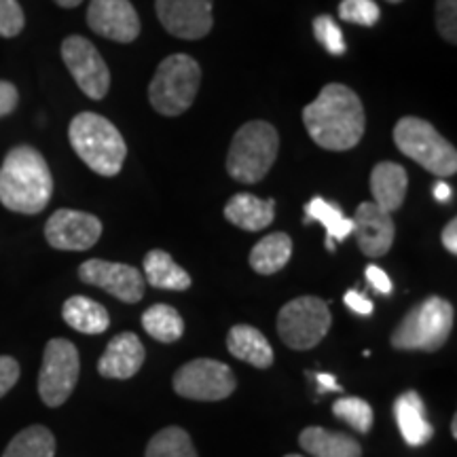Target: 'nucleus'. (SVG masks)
<instances>
[{
	"label": "nucleus",
	"mask_w": 457,
	"mask_h": 457,
	"mask_svg": "<svg viewBox=\"0 0 457 457\" xmlns=\"http://www.w3.org/2000/svg\"><path fill=\"white\" fill-rule=\"evenodd\" d=\"M214 0H157L155 9L162 26L174 37L197 41L212 30Z\"/></svg>",
	"instance_id": "obj_13"
},
{
	"label": "nucleus",
	"mask_w": 457,
	"mask_h": 457,
	"mask_svg": "<svg viewBox=\"0 0 457 457\" xmlns=\"http://www.w3.org/2000/svg\"><path fill=\"white\" fill-rule=\"evenodd\" d=\"M409 187V176L403 165L392 162L377 163L370 171V193H373L375 205L387 214L396 212L404 202Z\"/></svg>",
	"instance_id": "obj_18"
},
{
	"label": "nucleus",
	"mask_w": 457,
	"mask_h": 457,
	"mask_svg": "<svg viewBox=\"0 0 457 457\" xmlns=\"http://www.w3.org/2000/svg\"><path fill=\"white\" fill-rule=\"evenodd\" d=\"M79 278L85 284L106 290L123 303H138L145 296V278L131 265L91 259L79 267Z\"/></svg>",
	"instance_id": "obj_12"
},
{
	"label": "nucleus",
	"mask_w": 457,
	"mask_h": 457,
	"mask_svg": "<svg viewBox=\"0 0 457 457\" xmlns=\"http://www.w3.org/2000/svg\"><path fill=\"white\" fill-rule=\"evenodd\" d=\"M293 256V239L286 233H271L262 237L250 253V267L261 276H273L284 270Z\"/></svg>",
	"instance_id": "obj_24"
},
{
	"label": "nucleus",
	"mask_w": 457,
	"mask_h": 457,
	"mask_svg": "<svg viewBox=\"0 0 457 457\" xmlns=\"http://www.w3.org/2000/svg\"><path fill=\"white\" fill-rule=\"evenodd\" d=\"M145 457H197V451L182 428L170 426L151 438Z\"/></svg>",
	"instance_id": "obj_29"
},
{
	"label": "nucleus",
	"mask_w": 457,
	"mask_h": 457,
	"mask_svg": "<svg viewBox=\"0 0 457 457\" xmlns=\"http://www.w3.org/2000/svg\"><path fill=\"white\" fill-rule=\"evenodd\" d=\"M20 379V362L11 356H0V398Z\"/></svg>",
	"instance_id": "obj_35"
},
{
	"label": "nucleus",
	"mask_w": 457,
	"mask_h": 457,
	"mask_svg": "<svg viewBox=\"0 0 457 457\" xmlns=\"http://www.w3.org/2000/svg\"><path fill=\"white\" fill-rule=\"evenodd\" d=\"M87 24L114 43H131L140 34V17L129 0H91Z\"/></svg>",
	"instance_id": "obj_15"
},
{
	"label": "nucleus",
	"mask_w": 457,
	"mask_h": 457,
	"mask_svg": "<svg viewBox=\"0 0 457 457\" xmlns=\"http://www.w3.org/2000/svg\"><path fill=\"white\" fill-rule=\"evenodd\" d=\"M451 434H453V438H457V417H453V424H451Z\"/></svg>",
	"instance_id": "obj_43"
},
{
	"label": "nucleus",
	"mask_w": 457,
	"mask_h": 457,
	"mask_svg": "<svg viewBox=\"0 0 457 457\" xmlns=\"http://www.w3.org/2000/svg\"><path fill=\"white\" fill-rule=\"evenodd\" d=\"M316 379H318V384H320V390L322 392H341V386L337 384V379H335V375H328V373H318L316 375Z\"/></svg>",
	"instance_id": "obj_40"
},
{
	"label": "nucleus",
	"mask_w": 457,
	"mask_h": 457,
	"mask_svg": "<svg viewBox=\"0 0 457 457\" xmlns=\"http://www.w3.org/2000/svg\"><path fill=\"white\" fill-rule=\"evenodd\" d=\"M81 3L83 0H55V4H60V7H64V9H74V7H79Z\"/></svg>",
	"instance_id": "obj_42"
},
{
	"label": "nucleus",
	"mask_w": 457,
	"mask_h": 457,
	"mask_svg": "<svg viewBox=\"0 0 457 457\" xmlns=\"http://www.w3.org/2000/svg\"><path fill=\"white\" fill-rule=\"evenodd\" d=\"M313 34H316L318 43L328 51L330 55L345 54V41H343L341 28L330 15H320L313 21Z\"/></svg>",
	"instance_id": "obj_32"
},
{
	"label": "nucleus",
	"mask_w": 457,
	"mask_h": 457,
	"mask_svg": "<svg viewBox=\"0 0 457 457\" xmlns=\"http://www.w3.org/2000/svg\"><path fill=\"white\" fill-rule=\"evenodd\" d=\"M278 129L267 121H250L233 136L227 155V171L244 185H254L270 174L278 159Z\"/></svg>",
	"instance_id": "obj_4"
},
{
	"label": "nucleus",
	"mask_w": 457,
	"mask_h": 457,
	"mask_svg": "<svg viewBox=\"0 0 457 457\" xmlns=\"http://www.w3.org/2000/svg\"><path fill=\"white\" fill-rule=\"evenodd\" d=\"M145 345L134 333H121L108 343L98 362V373L106 379H131L145 364Z\"/></svg>",
	"instance_id": "obj_17"
},
{
	"label": "nucleus",
	"mask_w": 457,
	"mask_h": 457,
	"mask_svg": "<svg viewBox=\"0 0 457 457\" xmlns=\"http://www.w3.org/2000/svg\"><path fill=\"white\" fill-rule=\"evenodd\" d=\"M68 138L89 170L100 176H117L123 168L128 146L119 129L106 117L81 112L72 119Z\"/></svg>",
	"instance_id": "obj_3"
},
{
	"label": "nucleus",
	"mask_w": 457,
	"mask_h": 457,
	"mask_svg": "<svg viewBox=\"0 0 457 457\" xmlns=\"http://www.w3.org/2000/svg\"><path fill=\"white\" fill-rule=\"evenodd\" d=\"M225 219L244 231H262L276 219V202L237 193L225 205Z\"/></svg>",
	"instance_id": "obj_20"
},
{
	"label": "nucleus",
	"mask_w": 457,
	"mask_h": 457,
	"mask_svg": "<svg viewBox=\"0 0 457 457\" xmlns=\"http://www.w3.org/2000/svg\"><path fill=\"white\" fill-rule=\"evenodd\" d=\"M286 457H301V455H286Z\"/></svg>",
	"instance_id": "obj_45"
},
{
	"label": "nucleus",
	"mask_w": 457,
	"mask_h": 457,
	"mask_svg": "<svg viewBox=\"0 0 457 457\" xmlns=\"http://www.w3.org/2000/svg\"><path fill=\"white\" fill-rule=\"evenodd\" d=\"M394 142L398 151L421 168L432 171L438 179H449L457 171V153L451 145L432 128V123L420 117H403L394 128Z\"/></svg>",
	"instance_id": "obj_7"
},
{
	"label": "nucleus",
	"mask_w": 457,
	"mask_h": 457,
	"mask_svg": "<svg viewBox=\"0 0 457 457\" xmlns=\"http://www.w3.org/2000/svg\"><path fill=\"white\" fill-rule=\"evenodd\" d=\"M3 457H55V436L49 428L30 426L9 443Z\"/></svg>",
	"instance_id": "obj_28"
},
{
	"label": "nucleus",
	"mask_w": 457,
	"mask_h": 457,
	"mask_svg": "<svg viewBox=\"0 0 457 457\" xmlns=\"http://www.w3.org/2000/svg\"><path fill=\"white\" fill-rule=\"evenodd\" d=\"M227 347L231 356L244 362L253 364L256 369H270L273 364V347L267 337L259 328L248 327V324H237L228 330Z\"/></svg>",
	"instance_id": "obj_21"
},
{
	"label": "nucleus",
	"mask_w": 457,
	"mask_h": 457,
	"mask_svg": "<svg viewBox=\"0 0 457 457\" xmlns=\"http://www.w3.org/2000/svg\"><path fill=\"white\" fill-rule=\"evenodd\" d=\"M26 17L17 0H0V37L13 38L24 30Z\"/></svg>",
	"instance_id": "obj_33"
},
{
	"label": "nucleus",
	"mask_w": 457,
	"mask_h": 457,
	"mask_svg": "<svg viewBox=\"0 0 457 457\" xmlns=\"http://www.w3.org/2000/svg\"><path fill=\"white\" fill-rule=\"evenodd\" d=\"M333 316L327 301L318 296H299L288 301L278 313V333L293 350H313L327 337Z\"/></svg>",
	"instance_id": "obj_8"
},
{
	"label": "nucleus",
	"mask_w": 457,
	"mask_h": 457,
	"mask_svg": "<svg viewBox=\"0 0 457 457\" xmlns=\"http://www.w3.org/2000/svg\"><path fill=\"white\" fill-rule=\"evenodd\" d=\"M387 3H403V0H387Z\"/></svg>",
	"instance_id": "obj_44"
},
{
	"label": "nucleus",
	"mask_w": 457,
	"mask_h": 457,
	"mask_svg": "<svg viewBox=\"0 0 457 457\" xmlns=\"http://www.w3.org/2000/svg\"><path fill=\"white\" fill-rule=\"evenodd\" d=\"M54 195V176L37 148L15 146L0 168V204L11 212L38 214Z\"/></svg>",
	"instance_id": "obj_2"
},
{
	"label": "nucleus",
	"mask_w": 457,
	"mask_h": 457,
	"mask_svg": "<svg viewBox=\"0 0 457 457\" xmlns=\"http://www.w3.org/2000/svg\"><path fill=\"white\" fill-rule=\"evenodd\" d=\"M353 236L358 239V248L364 254L375 259L390 253L394 236H396V225H394L392 214L384 212L379 205L373 202H364L358 205L353 214Z\"/></svg>",
	"instance_id": "obj_16"
},
{
	"label": "nucleus",
	"mask_w": 457,
	"mask_h": 457,
	"mask_svg": "<svg viewBox=\"0 0 457 457\" xmlns=\"http://www.w3.org/2000/svg\"><path fill=\"white\" fill-rule=\"evenodd\" d=\"M299 443L303 451L313 457H362V447L358 441L343 432L327 430V428H305Z\"/></svg>",
	"instance_id": "obj_22"
},
{
	"label": "nucleus",
	"mask_w": 457,
	"mask_h": 457,
	"mask_svg": "<svg viewBox=\"0 0 457 457\" xmlns=\"http://www.w3.org/2000/svg\"><path fill=\"white\" fill-rule=\"evenodd\" d=\"M339 15L343 21L370 28L379 21L381 9L375 0H341Z\"/></svg>",
	"instance_id": "obj_31"
},
{
	"label": "nucleus",
	"mask_w": 457,
	"mask_h": 457,
	"mask_svg": "<svg viewBox=\"0 0 457 457\" xmlns=\"http://www.w3.org/2000/svg\"><path fill=\"white\" fill-rule=\"evenodd\" d=\"M20 94H17L15 85L9 81H0V117H7L15 111Z\"/></svg>",
	"instance_id": "obj_37"
},
{
	"label": "nucleus",
	"mask_w": 457,
	"mask_h": 457,
	"mask_svg": "<svg viewBox=\"0 0 457 457\" xmlns=\"http://www.w3.org/2000/svg\"><path fill=\"white\" fill-rule=\"evenodd\" d=\"M236 386L233 370L212 358L191 360L174 375V392L188 400H225L236 392Z\"/></svg>",
	"instance_id": "obj_10"
},
{
	"label": "nucleus",
	"mask_w": 457,
	"mask_h": 457,
	"mask_svg": "<svg viewBox=\"0 0 457 457\" xmlns=\"http://www.w3.org/2000/svg\"><path fill=\"white\" fill-rule=\"evenodd\" d=\"M367 279L370 282V286L381 295H392V279L387 273L377 265H369L367 267Z\"/></svg>",
	"instance_id": "obj_38"
},
{
	"label": "nucleus",
	"mask_w": 457,
	"mask_h": 457,
	"mask_svg": "<svg viewBox=\"0 0 457 457\" xmlns=\"http://www.w3.org/2000/svg\"><path fill=\"white\" fill-rule=\"evenodd\" d=\"M451 195H453V191H451V187L447 182H436L434 185V197H436V202H449Z\"/></svg>",
	"instance_id": "obj_41"
},
{
	"label": "nucleus",
	"mask_w": 457,
	"mask_h": 457,
	"mask_svg": "<svg viewBox=\"0 0 457 457\" xmlns=\"http://www.w3.org/2000/svg\"><path fill=\"white\" fill-rule=\"evenodd\" d=\"M333 413L335 417H339V420L345 421L347 426H352L353 430L360 434L370 432V428H373V421H375L370 404L367 400L358 396H343L337 400L333 404Z\"/></svg>",
	"instance_id": "obj_30"
},
{
	"label": "nucleus",
	"mask_w": 457,
	"mask_h": 457,
	"mask_svg": "<svg viewBox=\"0 0 457 457\" xmlns=\"http://www.w3.org/2000/svg\"><path fill=\"white\" fill-rule=\"evenodd\" d=\"M343 301H345V305L350 307L353 313H358V316H370L375 310L373 301H370L369 296H364L362 293H358V290H350V293H345Z\"/></svg>",
	"instance_id": "obj_36"
},
{
	"label": "nucleus",
	"mask_w": 457,
	"mask_h": 457,
	"mask_svg": "<svg viewBox=\"0 0 457 457\" xmlns=\"http://www.w3.org/2000/svg\"><path fill=\"white\" fill-rule=\"evenodd\" d=\"M62 316H64V322L68 327L85 335L104 333L108 324H111V318H108V312L104 307L94 299H87V296H71L64 303Z\"/></svg>",
	"instance_id": "obj_23"
},
{
	"label": "nucleus",
	"mask_w": 457,
	"mask_h": 457,
	"mask_svg": "<svg viewBox=\"0 0 457 457\" xmlns=\"http://www.w3.org/2000/svg\"><path fill=\"white\" fill-rule=\"evenodd\" d=\"M62 57L72 79L87 98L102 100L111 87V71L104 57L85 37H68L62 43Z\"/></svg>",
	"instance_id": "obj_11"
},
{
	"label": "nucleus",
	"mask_w": 457,
	"mask_h": 457,
	"mask_svg": "<svg viewBox=\"0 0 457 457\" xmlns=\"http://www.w3.org/2000/svg\"><path fill=\"white\" fill-rule=\"evenodd\" d=\"M453 305L441 296H428L394 328L392 347L403 352H436L453 330Z\"/></svg>",
	"instance_id": "obj_5"
},
{
	"label": "nucleus",
	"mask_w": 457,
	"mask_h": 457,
	"mask_svg": "<svg viewBox=\"0 0 457 457\" xmlns=\"http://www.w3.org/2000/svg\"><path fill=\"white\" fill-rule=\"evenodd\" d=\"M199 83H202V68L191 55H170L159 64L153 77L148 100L157 112L165 117H179L195 102Z\"/></svg>",
	"instance_id": "obj_6"
},
{
	"label": "nucleus",
	"mask_w": 457,
	"mask_h": 457,
	"mask_svg": "<svg viewBox=\"0 0 457 457\" xmlns=\"http://www.w3.org/2000/svg\"><path fill=\"white\" fill-rule=\"evenodd\" d=\"M145 278L155 288L187 290L191 286V276L176 265L165 250H151L145 256Z\"/></svg>",
	"instance_id": "obj_26"
},
{
	"label": "nucleus",
	"mask_w": 457,
	"mask_h": 457,
	"mask_svg": "<svg viewBox=\"0 0 457 457\" xmlns=\"http://www.w3.org/2000/svg\"><path fill=\"white\" fill-rule=\"evenodd\" d=\"M443 245L451 254H457V220H449V225L443 228Z\"/></svg>",
	"instance_id": "obj_39"
},
{
	"label": "nucleus",
	"mask_w": 457,
	"mask_h": 457,
	"mask_svg": "<svg viewBox=\"0 0 457 457\" xmlns=\"http://www.w3.org/2000/svg\"><path fill=\"white\" fill-rule=\"evenodd\" d=\"M81 360L77 347L66 339H51L45 347L41 373H38V394L47 407H62L79 381Z\"/></svg>",
	"instance_id": "obj_9"
},
{
	"label": "nucleus",
	"mask_w": 457,
	"mask_h": 457,
	"mask_svg": "<svg viewBox=\"0 0 457 457\" xmlns=\"http://www.w3.org/2000/svg\"><path fill=\"white\" fill-rule=\"evenodd\" d=\"M457 0H436V26L443 38L449 43L457 41Z\"/></svg>",
	"instance_id": "obj_34"
},
{
	"label": "nucleus",
	"mask_w": 457,
	"mask_h": 457,
	"mask_svg": "<svg viewBox=\"0 0 457 457\" xmlns=\"http://www.w3.org/2000/svg\"><path fill=\"white\" fill-rule=\"evenodd\" d=\"M394 417L403 434L404 443L411 447H421L432 438L434 428L426 415L424 400L417 392H404L394 403Z\"/></svg>",
	"instance_id": "obj_19"
},
{
	"label": "nucleus",
	"mask_w": 457,
	"mask_h": 457,
	"mask_svg": "<svg viewBox=\"0 0 457 457\" xmlns=\"http://www.w3.org/2000/svg\"><path fill=\"white\" fill-rule=\"evenodd\" d=\"M307 222L318 220L320 225L327 228V248L333 253L335 242H343L347 236H352L353 220L347 219L341 212V208L333 202H327L324 197H313L305 205Z\"/></svg>",
	"instance_id": "obj_25"
},
{
	"label": "nucleus",
	"mask_w": 457,
	"mask_h": 457,
	"mask_svg": "<svg viewBox=\"0 0 457 457\" xmlns=\"http://www.w3.org/2000/svg\"><path fill=\"white\" fill-rule=\"evenodd\" d=\"M142 327L153 339L162 343H174L179 341L182 333H185V322H182L180 313L174 307L165 305V303H157V305L148 307L142 316Z\"/></svg>",
	"instance_id": "obj_27"
},
{
	"label": "nucleus",
	"mask_w": 457,
	"mask_h": 457,
	"mask_svg": "<svg viewBox=\"0 0 457 457\" xmlns=\"http://www.w3.org/2000/svg\"><path fill=\"white\" fill-rule=\"evenodd\" d=\"M307 134L327 151H350L362 140L367 117L356 91L330 83L303 111Z\"/></svg>",
	"instance_id": "obj_1"
},
{
	"label": "nucleus",
	"mask_w": 457,
	"mask_h": 457,
	"mask_svg": "<svg viewBox=\"0 0 457 457\" xmlns=\"http://www.w3.org/2000/svg\"><path fill=\"white\" fill-rule=\"evenodd\" d=\"M102 236V222L94 214L79 210H57L45 225V237L55 250L81 253L98 244Z\"/></svg>",
	"instance_id": "obj_14"
}]
</instances>
